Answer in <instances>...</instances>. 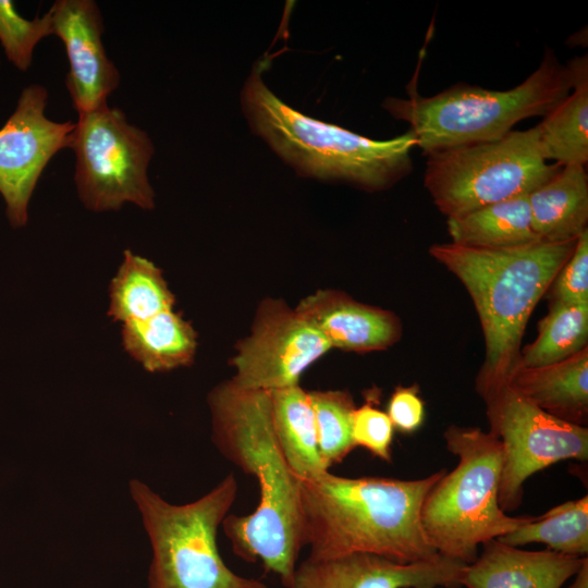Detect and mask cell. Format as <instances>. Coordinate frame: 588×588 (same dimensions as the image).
Listing matches in <instances>:
<instances>
[{
  "label": "cell",
  "mask_w": 588,
  "mask_h": 588,
  "mask_svg": "<svg viewBox=\"0 0 588 588\" xmlns=\"http://www.w3.org/2000/svg\"><path fill=\"white\" fill-rule=\"evenodd\" d=\"M511 547L544 543L549 550L586 558L588 553V495L530 517L515 530L497 538Z\"/></svg>",
  "instance_id": "obj_24"
},
{
  "label": "cell",
  "mask_w": 588,
  "mask_h": 588,
  "mask_svg": "<svg viewBox=\"0 0 588 588\" xmlns=\"http://www.w3.org/2000/svg\"><path fill=\"white\" fill-rule=\"evenodd\" d=\"M490 433L501 442L499 505L506 513L523 501L528 477L558 462L588 460V428L540 409L509 384L486 399Z\"/></svg>",
  "instance_id": "obj_10"
},
{
  "label": "cell",
  "mask_w": 588,
  "mask_h": 588,
  "mask_svg": "<svg viewBox=\"0 0 588 588\" xmlns=\"http://www.w3.org/2000/svg\"><path fill=\"white\" fill-rule=\"evenodd\" d=\"M466 565L444 556L411 564L368 553L307 556L285 588H458Z\"/></svg>",
  "instance_id": "obj_14"
},
{
  "label": "cell",
  "mask_w": 588,
  "mask_h": 588,
  "mask_svg": "<svg viewBox=\"0 0 588 588\" xmlns=\"http://www.w3.org/2000/svg\"><path fill=\"white\" fill-rule=\"evenodd\" d=\"M255 64L241 90L242 112L252 132L297 174L338 181L366 191L391 187L413 170L414 134L375 140L307 117L283 102L265 84Z\"/></svg>",
  "instance_id": "obj_4"
},
{
  "label": "cell",
  "mask_w": 588,
  "mask_h": 588,
  "mask_svg": "<svg viewBox=\"0 0 588 588\" xmlns=\"http://www.w3.org/2000/svg\"><path fill=\"white\" fill-rule=\"evenodd\" d=\"M546 294L550 304L588 303V230L577 237L574 252Z\"/></svg>",
  "instance_id": "obj_29"
},
{
  "label": "cell",
  "mask_w": 588,
  "mask_h": 588,
  "mask_svg": "<svg viewBox=\"0 0 588 588\" xmlns=\"http://www.w3.org/2000/svg\"><path fill=\"white\" fill-rule=\"evenodd\" d=\"M482 552L467 564L461 584L467 588H561L588 559L549 549L528 551L498 539L482 543Z\"/></svg>",
  "instance_id": "obj_16"
},
{
  "label": "cell",
  "mask_w": 588,
  "mask_h": 588,
  "mask_svg": "<svg viewBox=\"0 0 588 588\" xmlns=\"http://www.w3.org/2000/svg\"><path fill=\"white\" fill-rule=\"evenodd\" d=\"M70 148L75 156L74 183L85 208L119 210L124 204L155 207L148 167L155 146L146 131L109 105L78 114Z\"/></svg>",
  "instance_id": "obj_9"
},
{
  "label": "cell",
  "mask_w": 588,
  "mask_h": 588,
  "mask_svg": "<svg viewBox=\"0 0 588 588\" xmlns=\"http://www.w3.org/2000/svg\"><path fill=\"white\" fill-rule=\"evenodd\" d=\"M575 576L574 583L568 588H588V559Z\"/></svg>",
  "instance_id": "obj_31"
},
{
  "label": "cell",
  "mask_w": 588,
  "mask_h": 588,
  "mask_svg": "<svg viewBox=\"0 0 588 588\" xmlns=\"http://www.w3.org/2000/svg\"><path fill=\"white\" fill-rule=\"evenodd\" d=\"M446 449L458 457L427 493L420 512L427 539L444 558L471 564L478 546L506 535L528 520L507 515L499 505L502 446L478 427L451 425Z\"/></svg>",
  "instance_id": "obj_6"
},
{
  "label": "cell",
  "mask_w": 588,
  "mask_h": 588,
  "mask_svg": "<svg viewBox=\"0 0 588 588\" xmlns=\"http://www.w3.org/2000/svg\"><path fill=\"white\" fill-rule=\"evenodd\" d=\"M53 35L49 10L41 16L26 20L15 10L12 1L0 0V44L7 59L20 71H27L36 46Z\"/></svg>",
  "instance_id": "obj_27"
},
{
  "label": "cell",
  "mask_w": 588,
  "mask_h": 588,
  "mask_svg": "<svg viewBox=\"0 0 588 588\" xmlns=\"http://www.w3.org/2000/svg\"><path fill=\"white\" fill-rule=\"evenodd\" d=\"M560 169L543 158L532 127L513 130L494 140L430 152L424 182L440 212L455 218L528 195Z\"/></svg>",
  "instance_id": "obj_8"
},
{
  "label": "cell",
  "mask_w": 588,
  "mask_h": 588,
  "mask_svg": "<svg viewBox=\"0 0 588 588\" xmlns=\"http://www.w3.org/2000/svg\"><path fill=\"white\" fill-rule=\"evenodd\" d=\"M47 103L45 86H26L0 128V194L14 228L27 223L28 205L42 172L73 139L75 122L51 120L45 113Z\"/></svg>",
  "instance_id": "obj_11"
},
{
  "label": "cell",
  "mask_w": 588,
  "mask_h": 588,
  "mask_svg": "<svg viewBox=\"0 0 588 588\" xmlns=\"http://www.w3.org/2000/svg\"><path fill=\"white\" fill-rule=\"evenodd\" d=\"M387 415L394 429L403 433L416 431L425 419V404L419 385H397L390 396Z\"/></svg>",
  "instance_id": "obj_30"
},
{
  "label": "cell",
  "mask_w": 588,
  "mask_h": 588,
  "mask_svg": "<svg viewBox=\"0 0 588 588\" xmlns=\"http://www.w3.org/2000/svg\"><path fill=\"white\" fill-rule=\"evenodd\" d=\"M445 471L411 480L326 471L301 480L302 541L308 556L368 553L402 564L437 560L441 555L425 535L420 512Z\"/></svg>",
  "instance_id": "obj_2"
},
{
  "label": "cell",
  "mask_w": 588,
  "mask_h": 588,
  "mask_svg": "<svg viewBox=\"0 0 588 588\" xmlns=\"http://www.w3.org/2000/svg\"><path fill=\"white\" fill-rule=\"evenodd\" d=\"M379 391L367 393L366 402L356 407L352 420V438L355 446H362L384 462L392 460L394 428L385 412L377 407Z\"/></svg>",
  "instance_id": "obj_28"
},
{
  "label": "cell",
  "mask_w": 588,
  "mask_h": 588,
  "mask_svg": "<svg viewBox=\"0 0 588 588\" xmlns=\"http://www.w3.org/2000/svg\"><path fill=\"white\" fill-rule=\"evenodd\" d=\"M296 310L327 339L331 347L366 353L385 350L402 336V323L392 311L354 301L344 293L317 292Z\"/></svg>",
  "instance_id": "obj_15"
},
{
  "label": "cell",
  "mask_w": 588,
  "mask_h": 588,
  "mask_svg": "<svg viewBox=\"0 0 588 588\" xmlns=\"http://www.w3.org/2000/svg\"><path fill=\"white\" fill-rule=\"evenodd\" d=\"M207 401L218 452L255 477L259 487L256 509L247 515L229 514L221 527L236 556L260 561L286 587L303 548L301 480L278 445L270 392L228 380L213 388Z\"/></svg>",
  "instance_id": "obj_1"
},
{
  "label": "cell",
  "mask_w": 588,
  "mask_h": 588,
  "mask_svg": "<svg viewBox=\"0 0 588 588\" xmlns=\"http://www.w3.org/2000/svg\"><path fill=\"white\" fill-rule=\"evenodd\" d=\"M534 231L542 242L575 241L588 223L585 167L565 166L528 194Z\"/></svg>",
  "instance_id": "obj_18"
},
{
  "label": "cell",
  "mask_w": 588,
  "mask_h": 588,
  "mask_svg": "<svg viewBox=\"0 0 588 588\" xmlns=\"http://www.w3.org/2000/svg\"><path fill=\"white\" fill-rule=\"evenodd\" d=\"M546 413L578 426L588 418V347L551 365L518 367L509 383Z\"/></svg>",
  "instance_id": "obj_17"
},
{
  "label": "cell",
  "mask_w": 588,
  "mask_h": 588,
  "mask_svg": "<svg viewBox=\"0 0 588 588\" xmlns=\"http://www.w3.org/2000/svg\"><path fill=\"white\" fill-rule=\"evenodd\" d=\"M571 89L567 66L547 50L537 70L511 89L457 84L430 97L409 90L407 98L385 99L383 108L411 125L416 146L428 155L501 138L519 121L544 117Z\"/></svg>",
  "instance_id": "obj_5"
},
{
  "label": "cell",
  "mask_w": 588,
  "mask_h": 588,
  "mask_svg": "<svg viewBox=\"0 0 588 588\" xmlns=\"http://www.w3.org/2000/svg\"><path fill=\"white\" fill-rule=\"evenodd\" d=\"M53 35L69 61L65 86L77 114L108 105L120 85V72L107 54L101 11L94 0H57L49 9Z\"/></svg>",
  "instance_id": "obj_13"
},
{
  "label": "cell",
  "mask_w": 588,
  "mask_h": 588,
  "mask_svg": "<svg viewBox=\"0 0 588 588\" xmlns=\"http://www.w3.org/2000/svg\"><path fill=\"white\" fill-rule=\"evenodd\" d=\"M446 228L451 243L471 248L502 249L542 242L532 228L528 195L448 218Z\"/></svg>",
  "instance_id": "obj_21"
},
{
  "label": "cell",
  "mask_w": 588,
  "mask_h": 588,
  "mask_svg": "<svg viewBox=\"0 0 588 588\" xmlns=\"http://www.w3.org/2000/svg\"><path fill=\"white\" fill-rule=\"evenodd\" d=\"M575 244L576 240L481 249L442 243L429 248L464 284L478 314L486 352L476 391L482 399L507 384L518 368L527 321Z\"/></svg>",
  "instance_id": "obj_3"
},
{
  "label": "cell",
  "mask_w": 588,
  "mask_h": 588,
  "mask_svg": "<svg viewBox=\"0 0 588 588\" xmlns=\"http://www.w3.org/2000/svg\"><path fill=\"white\" fill-rule=\"evenodd\" d=\"M320 457L330 468L356 446L352 438L353 397L345 390L309 391Z\"/></svg>",
  "instance_id": "obj_26"
},
{
  "label": "cell",
  "mask_w": 588,
  "mask_h": 588,
  "mask_svg": "<svg viewBox=\"0 0 588 588\" xmlns=\"http://www.w3.org/2000/svg\"><path fill=\"white\" fill-rule=\"evenodd\" d=\"M108 315L123 324L143 321L174 305L162 271L150 260L130 249L109 287Z\"/></svg>",
  "instance_id": "obj_23"
},
{
  "label": "cell",
  "mask_w": 588,
  "mask_h": 588,
  "mask_svg": "<svg viewBox=\"0 0 588 588\" xmlns=\"http://www.w3.org/2000/svg\"><path fill=\"white\" fill-rule=\"evenodd\" d=\"M270 399L274 436L294 476L309 480L329 471L319 454L309 392L295 384L270 391Z\"/></svg>",
  "instance_id": "obj_20"
},
{
  "label": "cell",
  "mask_w": 588,
  "mask_h": 588,
  "mask_svg": "<svg viewBox=\"0 0 588 588\" xmlns=\"http://www.w3.org/2000/svg\"><path fill=\"white\" fill-rule=\"evenodd\" d=\"M549 305L537 338L520 350L518 367L551 365L588 347V303Z\"/></svg>",
  "instance_id": "obj_25"
},
{
  "label": "cell",
  "mask_w": 588,
  "mask_h": 588,
  "mask_svg": "<svg viewBox=\"0 0 588 588\" xmlns=\"http://www.w3.org/2000/svg\"><path fill=\"white\" fill-rule=\"evenodd\" d=\"M330 348L322 333L296 309L268 301L258 310L250 335L236 346L232 381L268 392L295 385Z\"/></svg>",
  "instance_id": "obj_12"
},
{
  "label": "cell",
  "mask_w": 588,
  "mask_h": 588,
  "mask_svg": "<svg viewBox=\"0 0 588 588\" xmlns=\"http://www.w3.org/2000/svg\"><path fill=\"white\" fill-rule=\"evenodd\" d=\"M572 89L535 126L543 158L561 167L588 162V58L580 56L567 63Z\"/></svg>",
  "instance_id": "obj_19"
},
{
  "label": "cell",
  "mask_w": 588,
  "mask_h": 588,
  "mask_svg": "<svg viewBox=\"0 0 588 588\" xmlns=\"http://www.w3.org/2000/svg\"><path fill=\"white\" fill-rule=\"evenodd\" d=\"M122 343L128 355L149 372L188 366L197 347L193 327L173 308L123 324Z\"/></svg>",
  "instance_id": "obj_22"
},
{
  "label": "cell",
  "mask_w": 588,
  "mask_h": 588,
  "mask_svg": "<svg viewBox=\"0 0 588 588\" xmlns=\"http://www.w3.org/2000/svg\"><path fill=\"white\" fill-rule=\"evenodd\" d=\"M237 489L230 473L197 500L174 504L146 482L130 480V495L151 550L148 588H268L261 580L231 571L219 553L218 530Z\"/></svg>",
  "instance_id": "obj_7"
}]
</instances>
